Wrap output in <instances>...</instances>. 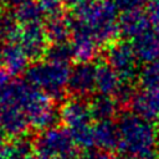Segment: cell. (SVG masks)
Masks as SVG:
<instances>
[{
  "label": "cell",
  "mask_w": 159,
  "mask_h": 159,
  "mask_svg": "<svg viewBox=\"0 0 159 159\" xmlns=\"http://www.w3.org/2000/svg\"><path fill=\"white\" fill-rule=\"evenodd\" d=\"M145 12L153 25H159V0H147Z\"/></svg>",
  "instance_id": "26"
},
{
  "label": "cell",
  "mask_w": 159,
  "mask_h": 159,
  "mask_svg": "<svg viewBox=\"0 0 159 159\" xmlns=\"http://www.w3.org/2000/svg\"><path fill=\"white\" fill-rule=\"evenodd\" d=\"M7 144L9 143L6 142V134L0 128V159H4V155H5V152H6Z\"/></svg>",
  "instance_id": "29"
},
{
  "label": "cell",
  "mask_w": 159,
  "mask_h": 159,
  "mask_svg": "<svg viewBox=\"0 0 159 159\" xmlns=\"http://www.w3.org/2000/svg\"><path fill=\"white\" fill-rule=\"evenodd\" d=\"M2 50H4V46H1V43H0V61L2 60Z\"/></svg>",
  "instance_id": "32"
},
{
  "label": "cell",
  "mask_w": 159,
  "mask_h": 159,
  "mask_svg": "<svg viewBox=\"0 0 159 159\" xmlns=\"http://www.w3.org/2000/svg\"><path fill=\"white\" fill-rule=\"evenodd\" d=\"M158 132H159V129H158Z\"/></svg>",
  "instance_id": "37"
},
{
  "label": "cell",
  "mask_w": 159,
  "mask_h": 159,
  "mask_svg": "<svg viewBox=\"0 0 159 159\" xmlns=\"http://www.w3.org/2000/svg\"><path fill=\"white\" fill-rule=\"evenodd\" d=\"M80 159H113L109 154V152H106V150H102L99 148L97 149H86L81 155H80Z\"/></svg>",
  "instance_id": "27"
},
{
  "label": "cell",
  "mask_w": 159,
  "mask_h": 159,
  "mask_svg": "<svg viewBox=\"0 0 159 159\" xmlns=\"http://www.w3.org/2000/svg\"><path fill=\"white\" fill-rule=\"evenodd\" d=\"M30 127V120L24 109L19 107L0 108V128L6 135L12 138L24 137Z\"/></svg>",
  "instance_id": "12"
},
{
  "label": "cell",
  "mask_w": 159,
  "mask_h": 159,
  "mask_svg": "<svg viewBox=\"0 0 159 159\" xmlns=\"http://www.w3.org/2000/svg\"><path fill=\"white\" fill-rule=\"evenodd\" d=\"M71 48L73 58L77 62H91L93 61L102 45L98 40L86 29L81 26L72 25V35H71Z\"/></svg>",
  "instance_id": "8"
},
{
  "label": "cell",
  "mask_w": 159,
  "mask_h": 159,
  "mask_svg": "<svg viewBox=\"0 0 159 159\" xmlns=\"http://www.w3.org/2000/svg\"><path fill=\"white\" fill-rule=\"evenodd\" d=\"M123 82L120 76L107 62L96 66V91L99 94L114 97Z\"/></svg>",
  "instance_id": "15"
},
{
  "label": "cell",
  "mask_w": 159,
  "mask_h": 159,
  "mask_svg": "<svg viewBox=\"0 0 159 159\" xmlns=\"http://www.w3.org/2000/svg\"><path fill=\"white\" fill-rule=\"evenodd\" d=\"M71 68L68 63L45 60L36 62L25 72L26 81L47 93L53 101H60L66 93Z\"/></svg>",
  "instance_id": "3"
},
{
  "label": "cell",
  "mask_w": 159,
  "mask_h": 159,
  "mask_svg": "<svg viewBox=\"0 0 159 159\" xmlns=\"http://www.w3.org/2000/svg\"><path fill=\"white\" fill-rule=\"evenodd\" d=\"M45 31L51 43L67 42L72 35V25L70 16H63L61 14L50 16L45 24Z\"/></svg>",
  "instance_id": "17"
},
{
  "label": "cell",
  "mask_w": 159,
  "mask_h": 159,
  "mask_svg": "<svg viewBox=\"0 0 159 159\" xmlns=\"http://www.w3.org/2000/svg\"><path fill=\"white\" fill-rule=\"evenodd\" d=\"M36 1L42 9V11L48 16L61 14V10L65 5V0H36Z\"/></svg>",
  "instance_id": "24"
},
{
  "label": "cell",
  "mask_w": 159,
  "mask_h": 159,
  "mask_svg": "<svg viewBox=\"0 0 159 159\" xmlns=\"http://www.w3.org/2000/svg\"><path fill=\"white\" fill-rule=\"evenodd\" d=\"M26 52L30 60L36 61L45 56L48 48V39L45 31V26L41 22L21 25L16 41Z\"/></svg>",
  "instance_id": "6"
},
{
  "label": "cell",
  "mask_w": 159,
  "mask_h": 159,
  "mask_svg": "<svg viewBox=\"0 0 159 159\" xmlns=\"http://www.w3.org/2000/svg\"><path fill=\"white\" fill-rule=\"evenodd\" d=\"M117 125L120 159H159V132L150 120L135 113H123Z\"/></svg>",
  "instance_id": "1"
},
{
  "label": "cell",
  "mask_w": 159,
  "mask_h": 159,
  "mask_svg": "<svg viewBox=\"0 0 159 159\" xmlns=\"http://www.w3.org/2000/svg\"><path fill=\"white\" fill-rule=\"evenodd\" d=\"M129 107L133 113L150 122L159 119V88L142 87L135 91Z\"/></svg>",
  "instance_id": "10"
},
{
  "label": "cell",
  "mask_w": 159,
  "mask_h": 159,
  "mask_svg": "<svg viewBox=\"0 0 159 159\" xmlns=\"http://www.w3.org/2000/svg\"><path fill=\"white\" fill-rule=\"evenodd\" d=\"M67 88L73 97H87L96 89V66L91 62H78L71 68Z\"/></svg>",
  "instance_id": "9"
},
{
  "label": "cell",
  "mask_w": 159,
  "mask_h": 159,
  "mask_svg": "<svg viewBox=\"0 0 159 159\" xmlns=\"http://www.w3.org/2000/svg\"><path fill=\"white\" fill-rule=\"evenodd\" d=\"M26 1H30V0H12V5H19V4H22Z\"/></svg>",
  "instance_id": "31"
},
{
  "label": "cell",
  "mask_w": 159,
  "mask_h": 159,
  "mask_svg": "<svg viewBox=\"0 0 159 159\" xmlns=\"http://www.w3.org/2000/svg\"><path fill=\"white\" fill-rule=\"evenodd\" d=\"M109 1L120 11L140 9L147 2V0H109Z\"/></svg>",
  "instance_id": "25"
},
{
  "label": "cell",
  "mask_w": 159,
  "mask_h": 159,
  "mask_svg": "<svg viewBox=\"0 0 159 159\" xmlns=\"http://www.w3.org/2000/svg\"><path fill=\"white\" fill-rule=\"evenodd\" d=\"M76 143L67 128L51 127L43 129L34 139V149L40 159H55L60 157H73Z\"/></svg>",
  "instance_id": "4"
},
{
  "label": "cell",
  "mask_w": 159,
  "mask_h": 159,
  "mask_svg": "<svg viewBox=\"0 0 159 159\" xmlns=\"http://www.w3.org/2000/svg\"><path fill=\"white\" fill-rule=\"evenodd\" d=\"M93 139L94 145L102 150L111 152L117 149L119 140L118 125L113 119L97 120L93 125Z\"/></svg>",
  "instance_id": "16"
},
{
  "label": "cell",
  "mask_w": 159,
  "mask_h": 159,
  "mask_svg": "<svg viewBox=\"0 0 159 159\" xmlns=\"http://www.w3.org/2000/svg\"><path fill=\"white\" fill-rule=\"evenodd\" d=\"M55 159H75V157H60V158H55Z\"/></svg>",
  "instance_id": "33"
},
{
  "label": "cell",
  "mask_w": 159,
  "mask_h": 159,
  "mask_svg": "<svg viewBox=\"0 0 159 159\" xmlns=\"http://www.w3.org/2000/svg\"><path fill=\"white\" fill-rule=\"evenodd\" d=\"M138 61L132 43L123 40L111 42L106 51V62L124 82H132L137 77Z\"/></svg>",
  "instance_id": "5"
},
{
  "label": "cell",
  "mask_w": 159,
  "mask_h": 159,
  "mask_svg": "<svg viewBox=\"0 0 159 159\" xmlns=\"http://www.w3.org/2000/svg\"><path fill=\"white\" fill-rule=\"evenodd\" d=\"M20 24L16 21L14 14L0 15V43L15 42L20 31Z\"/></svg>",
  "instance_id": "21"
},
{
  "label": "cell",
  "mask_w": 159,
  "mask_h": 159,
  "mask_svg": "<svg viewBox=\"0 0 159 159\" xmlns=\"http://www.w3.org/2000/svg\"><path fill=\"white\" fill-rule=\"evenodd\" d=\"M88 103H89L92 118L96 120L113 119L119 111V104L117 99L112 96L98 94L94 96Z\"/></svg>",
  "instance_id": "18"
},
{
  "label": "cell",
  "mask_w": 159,
  "mask_h": 159,
  "mask_svg": "<svg viewBox=\"0 0 159 159\" xmlns=\"http://www.w3.org/2000/svg\"><path fill=\"white\" fill-rule=\"evenodd\" d=\"M10 73L7 72V70L4 67V66H0V89L6 86L9 83V80H10Z\"/></svg>",
  "instance_id": "30"
},
{
  "label": "cell",
  "mask_w": 159,
  "mask_h": 159,
  "mask_svg": "<svg viewBox=\"0 0 159 159\" xmlns=\"http://www.w3.org/2000/svg\"><path fill=\"white\" fill-rule=\"evenodd\" d=\"M142 87L159 88V57L145 63L139 73Z\"/></svg>",
  "instance_id": "22"
},
{
  "label": "cell",
  "mask_w": 159,
  "mask_h": 159,
  "mask_svg": "<svg viewBox=\"0 0 159 159\" xmlns=\"http://www.w3.org/2000/svg\"><path fill=\"white\" fill-rule=\"evenodd\" d=\"M14 16L20 25H29V24H37L41 22L45 12L37 4V1L30 0L22 4L16 5L14 10Z\"/></svg>",
  "instance_id": "19"
},
{
  "label": "cell",
  "mask_w": 159,
  "mask_h": 159,
  "mask_svg": "<svg viewBox=\"0 0 159 159\" xmlns=\"http://www.w3.org/2000/svg\"><path fill=\"white\" fill-rule=\"evenodd\" d=\"M60 119L68 130L91 125L89 103L82 97H73L66 101L60 109Z\"/></svg>",
  "instance_id": "7"
},
{
  "label": "cell",
  "mask_w": 159,
  "mask_h": 159,
  "mask_svg": "<svg viewBox=\"0 0 159 159\" xmlns=\"http://www.w3.org/2000/svg\"><path fill=\"white\" fill-rule=\"evenodd\" d=\"M0 2H9V4H12V0H0Z\"/></svg>",
  "instance_id": "35"
},
{
  "label": "cell",
  "mask_w": 159,
  "mask_h": 159,
  "mask_svg": "<svg viewBox=\"0 0 159 159\" xmlns=\"http://www.w3.org/2000/svg\"><path fill=\"white\" fill-rule=\"evenodd\" d=\"M29 56L17 42H7L2 50V66L11 76H20L29 68Z\"/></svg>",
  "instance_id": "14"
},
{
  "label": "cell",
  "mask_w": 159,
  "mask_h": 159,
  "mask_svg": "<svg viewBox=\"0 0 159 159\" xmlns=\"http://www.w3.org/2000/svg\"><path fill=\"white\" fill-rule=\"evenodd\" d=\"M26 159H40V158H39L37 155H29Z\"/></svg>",
  "instance_id": "34"
},
{
  "label": "cell",
  "mask_w": 159,
  "mask_h": 159,
  "mask_svg": "<svg viewBox=\"0 0 159 159\" xmlns=\"http://www.w3.org/2000/svg\"><path fill=\"white\" fill-rule=\"evenodd\" d=\"M119 31L124 37L134 39L142 32H144L150 26V20L147 12L140 9H133L122 11V15L118 19Z\"/></svg>",
  "instance_id": "13"
},
{
  "label": "cell",
  "mask_w": 159,
  "mask_h": 159,
  "mask_svg": "<svg viewBox=\"0 0 159 159\" xmlns=\"http://www.w3.org/2000/svg\"><path fill=\"white\" fill-rule=\"evenodd\" d=\"M45 58L48 61H52V62L68 63L70 60L73 58L71 45H68L67 42L52 43L51 46H48V48L45 53Z\"/></svg>",
  "instance_id": "23"
},
{
  "label": "cell",
  "mask_w": 159,
  "mask_h": 159,
  "mask_svg": "<svg viewBox=\"0 0 159 159\" xmlns=\"http://www.w3.org/2000/svg\"><path fill=\"white\" fill-rule=\"evenodd\" d=\"M132 46L140 62L148 63L159 57V25L149 26L133 39Z\"/></svg>",
  "instance_id": "11"
},
{
  "label": "cell",
  "mask_w": 159,
  "mask_h": 159,
  "mask_svg": "<svg viewBox=\"0 0 159 159\" xmlns=\"http://www.w3.org/2000/svg\"><path fill=\"white\" fill-rule=\"evenodd\" d=\"M94 0H65V5L72 9H78L83 5H87L89 2H92Z\"/></svg>",
  "instance_id": "28"
},
{
  "label": "cell",
  "mask_w": 159,
  "mask_h": 159,
  "mask_svg": "<svg viewBox=\"0 0 159 159\" xmlns=\"http://www.w3.org/2000/svg\"><path fill=\"white\" fill-rule=\"evenodd\" d=\"M117 7L109 0H94L75 9L70 16L71 25L81 26L89 31L101 45L116 41L119 31Z\"/></svg>",
  "instance_id": "2"
},
{
  "label": "cell",
  "mask_w": 159,
  "mask_h": 159,
  "mask_svg": "<svg viewBox=\"0 0 159 159\" xmlns=\"http://www.w3.org/2000/svg\"><path fill=\"white\" fill-rule=\"evenodd\" d=\"M32 148L34 142H30L25 135L15 138L7 144L4 159H26L29 155H31Z\"/></svg>",
  "instance_id": "20"
},
{
  "label": "cell",
  "mask_w": 159,
  "mask_h": 159,
  "mask_svg": "<svg viewBox=\"0 0 159 159\" xmlns=\"http://www.w3.org/2000/svg\"><path fill=\"white\" fill-rule=\"evenodd\" d=\"M0 15H1V5H0Z\"/></svg>",
  "instance_id": "36"
}]
</instances>
